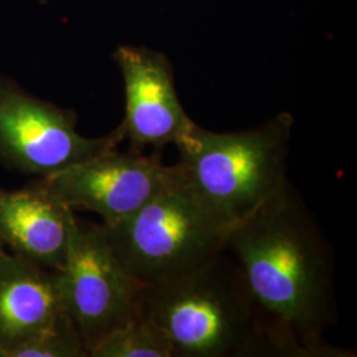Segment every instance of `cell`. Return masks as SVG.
<instances>
[{"label": "cell", "mask_w": 357, "mask_h": 357, "mask_svg": "<svg viewBox=\"0 0 357 357\" xmlns=\"http://www.w3.org/2000/svg\"><path fill=\"white\" fill-rule=\"evenodd\" d=\"M227 252L286 357H355L327 343L336 321L331 245L289 183L237 221Z\"/></svg>", "instance_id": "obj_1"}, {"label": "cell", "mask_w": 357, "mask_h": 357, "mask_svg": "<svg viewBox=\"0 0 357 357\" xmlns=\"http://www.w3.org/2000/svg\"><path fill=\"white\" fill-rule=\"evenodd\" d=\"M141 314L163 332L174 357H286L228 252L144 284Z\"/></svg>", "instance_id": "obj_2"}, {"label": "cell", "mask_w": 357, "mask_h": 357, "mask_svg": "<svg viewBox=\"0 0 357 357\" xmlns=\"http://www.w3.org/2000/svg\"><path fill=\"white\" fill-rule=\"evenodd\" d=\"M102 227L121 265L149 284L185 275L225 253L234 222L209 204L181 172L134 215Z\"/></svg>", "instance_id": "obj_3"}, {"label": "cell", "mask_w": 357, "mask_h": 357, "mask_svg": "<svg viewBox=\"0 0 357 357\" xmlns=\"http://www.w3.org/2000/svg\"><path fill=\"white\" fill-rule=\"evenodd\" d=\"M293 125L290 113L236 132L195 125L176 144L178 167L192 187L236 224L290 183L286 169Z\"/></svg>", "instance_id": "obj_4"}, {"label": "cell", "mask_w": 357, "mask_h": 357, "mask_svg": "<svg viewBox=\"0 0 357 357\" xmlns=\"http://www.w3.org/2000/svg\"><path fill=\"white\" fill-rule=\"evenodd\" d=\"M59 274L61 305L86 354L141 314L144 283L118 261L102 225L75 221L64 268Z\"/></svg>", "instance_id": "obj_5"}, {"label": "cell", "mask_w": 357, "mask_h": 357, "mask_svg": "<svg viewBox=\"0 0 357 357\" xmlns=\"http://www.w3.org/2000/svg\"><path fill=\"white\" fill-rule=\"evenodd\" d=\"M123 141L119 126L100 138L81 135L73 110L40 100L0 73V163L6 168L45 178Z\"/></svg>", "instance_id": "obj_6"}, {"label": "cell", "mask_w": 357, "mask_h": 357, "mask_svg": "<svg viewBox=\"0 0 357 357\" xmlns=\"http://www.w3.org/2000/svg\"><path fill=\"white\" fill-rule=\"evenodd\" d=\"M180 174L178 163L166 166L158 156L116 147L36 181L72 211L94 212L103 225H113L172 185Z\"/></svg>", "instance_id": "obj_7"}, {"label": "cell", "mask_w": 357, "mask_h": 357, "mask_svg": "<svg viewBox=\"0 0 357 357\" xmlns=\"http://www.w3.org/2000/svg\"><path fill=\"white\" fill-rule=\"evenodd\" d=\"M125 86V116L119 128L130 149L158 153L178 144L196 125L178 100L174 68L160 52L121 45L114 52Z\"/></svg>", "instance_id": "obj_8"}, {"label": "cell", "mask_w": 357, "mask_h": 357, "mask_svg": "<svg viewBox=\"0 0 357 357\" xmlns=\"http://www.w3.org/2000/svg\"><path fill=\"white\" fill-rule=\"evenodd\" d=\"M75 221V211L36 180L24 190H0L1 241L41 268H64Z\"/></svg>", "instance_id": "obj_9"}, {"label": "cell", "mask_w": 357, "mask_h": 357, "mask_svg": "<svg viewBox=\"0 0 357 357\" xmlns=\"http://www.w3.org/2000/svg\"><path fill=\"white\" fill-rule=\"evenodd\" d=\"M64 312L59 274L0 250V347L15 355L43 335Z\"/></svg>", "instance_id": "obj_10"}, {"label": "cell", "mask_w": 357, "mask_h": 357, "mask_svg": "<svg viewBox=\"0 0 357 357\" xmlns=\"http://www.w3.org/2000/svg\"><path fill=\"white\" fill-rule=\"evenodd\" d=\"M90 357H174L169 343L151 320L139 314L112 332L89 352Z\"/></svg>", "instance_id": "obj_11"}, {"label": "cell", "mask_w": 357, "mask_h": 357, "mask_svg": "<svg viewBox=\"0 0 357 357\" xmlns=\"http://www.w3.org/2000/svg\"><path fill=\"white\" fill-rule=\"evenodd\" d=\"M88 356L73 321L63 312L50 330L22 348L15 357Z\"/></svg>", "instance_id": "obj_12"}, {"label": "cell", "mask_w": 357, "mask_h": 357, "mask_svg": "<svg viewBox=\"0 0 357 357\" xmlns=\"http://www.w3.org/2000/svg\"><path fill=\"white\" fill-rule=\"evenodd\" d=\"M0 357H7L6 356V354H4V351L1 349V347H0Z\"/></svg>", "instance_id": "obj_13"}, {"label": "cell", "mask_w": 357, "mask_h": 357, "mask_svg": "<svg viewBox=\"0 0 357 357\" xmlns=\"http://www.w3.org/2000/svg\"><path fill=\"white\" fill-rule=\"evenodd\" d=\"M4 248V243H3V241H1V238H0V250Z\"/></svg>", "instance_id": "obj_14"}]
</instances>
